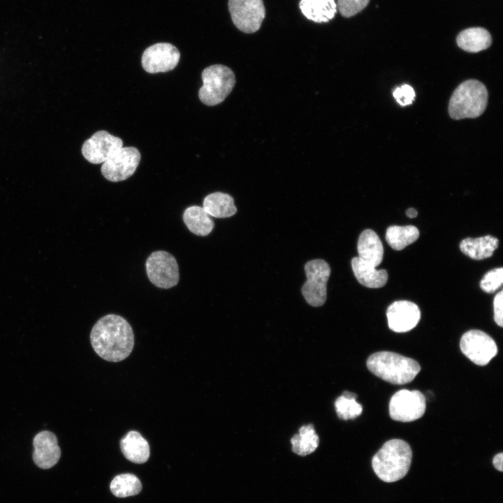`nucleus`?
I'll list each match as a JSON object with an SVG mask.
<instances>
[{
  "mask_svg": "<svg viewBox=\"0 0 503 503\" xmlns=\"http://www.w3.org/2000/svg\"><path fill=\"white\" fill-rule=\"evenodd\" d=\"M418 236L419 231L414 226H391L386 230L385 238L392 249L399 251L414 242Z\"/></svg>",
  "mask_w": 503,
  "mask_h": 503,
  "instance_id": "obj_24",
  "label": "nucleus"
},
{
  "mask_svg": "<svg viewBox=\"0 0 503 503\" xmlns=\"http://www.w3.org/2000/svg\"><path fill=\"white\" fill-rule=\"evenodd\" d=\"M388 327L397 333H405L413 329L419 322L421 311L414 302L398 300L387 309Z\"/></svg>",
  "mask_w": 503,
  "mask_h": 503,
  "instance_id": "obj_14",
  "label": "nucleus"
},
{
  "mask_svg": "<svg viewBox=\"0 0 503 503\" xmlns=\"http://www.w3.org/2000/svg\"><path fill=\"white\" fill-rule=\"evenodd\" d=\"M180 58L179 50L173 45L159 43L147 48L143 53L142 66L150 73H164L173 70Z\"/></svg>",
  "mask_w": 503,
  "mask_h": 503,
  "instance_id": "obj_12",
  "label": "nucleus"
},
{
  "mask_svg": "<svg viewBox=\"0 0 503 503\" xmlns=\"http://www.w3.org/2000/svg\"><path fill=\"white\" fill-rule=\"evenodd\" d=\"M228 9L233 24L245 33L258 30L265 15L263 0H229Z\"/></svg>",
  "mask_w": 503,
  "mask_h": 503,
  "instance_id": "obj_10",
  "label": "nucleus"
},
{
  "mask_svg": "<svg viewBox=\"0 0 503 503\" xmlns=\"http://www.w3.org/2000/svg\"><path fill=\"white\" fill-rule=\"evenodd\" d=\"M123 147L122 140L106 131H99L85 141L82 154L92 163L105 161L117 150Z\"/></svg>",
  "mask_w": 503,
  "mask_h": 503,
  "instance_id": "obj_13",
  "label": "nucleus"
},
{
  "mask_svg": "<svg viewBox=\"0 0 503 503\" xmlns=\"http://www.w3.org/2000/svg\"><path fill=\"white\" fill-rule=\"evenodd\" d=\"M393 95L396 101L402 106L411 104L416 96L414 89L406 84L397 87L393 91Z\"/></svg>",
  "mask_w": 503,
  "mask_h": 503,
  "instance_id": "obj_30",
  "label": "nucleus"
},
{
  "mask_svg": "<svg viewBox=\"0 0 503 503\" xmlns=\"http://www.w3.org/2000/svg\"><path fill=\"white\" fill-rule=\"evenodd\" d=\"M203 86L198 92L201 101L210 106L221 103L232 91L235 75L228 67L214 64L205 68L201 74Z\"/></svg>",
  "mask_w": 503,
  "mask_h": 503,
  "instance_id": "obj_5",
  "label": "nucleus"
},
{
  "mask_svg": "<svg viewBox=\"0 0 503 503\" xmlns=\"http://www.w3.org/2000/svg\"><path fill=\"white\" fill-rule=\"evenodd\" d=\"M369 1L370 0H337V9L342 16L349 17L364 9Z\"/></svg>",
  "mask_w": 503,
  "mask_h": 503,
  "instance_id": "obj_29",
  "label": "nucleus"
},
{
  "mask_svg": "<svg viewBox=\"0 0 503 503\" xmlns=\"http://www.w3.org/2000/svg\"><path fill=\"white\" fill-rule=\"evenodd\" d=\"M367 367L370 372L392 384L411 382L421 370L415 360L391 351H379L369 356Z\"/></svg>",
  "mask_w": 503,
  "mask_h": 503,
  "instance_id": "obj_3",
  "label": "nucleus"
},
{
  "mask_svg": "<svg viewBox=\"0 0 503 503\" xmlns=\"http://www.w3.org/2000/svg\"><path fill=\"white\" fill-rule=\"evenodd\" d=\"M183 221L188 229L193 233L205 236L214 228V221L203 207L192 205L183 213Z\"/></svg>",
  "mask_w": 503,
  "mask_h": 503,
  "instance_id": "obj_23",
  "label": "nucleus"
},
{
  "mask_svg": "<svg viewBox=\"0 0 503 503\" xmlns=\"http://www.w3.org/2000/svg\"><path fill=\"white\" fill-rule=\"evenodd\" d=\"M351 267L357 280L368 288H380L387 282L388 274L384 269L377 270L375 267L363 261L358 256L351 260Z\"/></svg>",
  "mask_w": 503,
  "mask_h": 503,
  "instance_id": "obj_18",
  "label": "nucleus"
},
{
  "mask_svg": "<svg viewBox=\"0 0 503 503\" xmlns=\"http://www.w3.org/2000/svg\"><path fill=\"white\" fill-rule=\"evenodd\" d=\"M120 448L124 457L135 463H144L150 457V450L147 441L135 430L129 432L121 439Z\"/></svg>",
  "mask_w": 503,
  "mask_h": 503,
  "instance_id": "obj_17",
  "label": "nucleus"
},
{
  "mask_svg": "<svg viewBox=\"0 0 503 503\" xmlns=\"http://www.w3.org/2000/svg\"><path fill=\"white\" fill-rule=\"evenodd\" d=\"M358 257L374 267L382 261L384 248L377 234L371 229L363 231L357 244Z\"/></svg>",
  "mask_w": 503,
  "mask_h": 503,
  "instance_id": "obj_16",
  "label": "nucleus"
},
{
  "mask_svg": "<svg viewBox=\"0 0 503 503\" xmlns=\"http://www.w3.org/2000/svg\"><path fill=\"white\" fill-rule=\"evenodd\" d=\"M145 266L150 281L159 288L170 289L179 282L177 261L167 252H152L147 258Z\"/></svg>",
  "mask_w": 503,
  "mask_h": 503,
  "instance_id": "obj_7",
  "label": "nucleus"
},
{
  "mask_svg": "<svg viewBox=\"0 0 503 503\" xmlns=\"http://www.w3.org/2000/svg\"><path fill=\"white\" fill-rule=\"evenodd\" d=\"M503 291H500L498 292L494 298L493 307H494V319L495 323L502 327L503 326Z\"/></svg>",
  "mask_w": 503,
  "mask_h": 503,
  "instance_id": "obj_31",
  "label": "nucleus"
},
{
  "mask_svg": "<svg viewBox=\"0 0 503 503\" xmlns=\"http://www.w3.org/2000/svg\"><path fill=\"white\" fill-rule=\"evenodd\" d=\"M203 208L210 216L216 218L229 217L237 212L233 197L220 191L206 196L203 200Z\"/></svg>",
  "mask_w": 503,
  "mask_h": 503,
  "instance_id": "obj_22",
  "label": "nucleus"
},
{
  "mask_svg": "<svg viewBox=\"0 0 503 503\" xmlns=\"http://www.w3.org/2000/svg\"><path fill=\"white\" fill-rule=\"evenodd\" d=\"M110 488L116 497H126L138 494L142 490V485L136 476L122 474L112 480Z\"/></svg>",
  "mask_w": 503,
  "mask_h": 503,
  "instance_id": "obj_26",
  "label": "nucleus"
},
{
  "mask_svg": "<svg viewBox=\"0 0 503 503\" xmlns=\"http://www.w3.org/2000/svg\"><path fill=\"white\" fill-rule=\"evenodd\" d=\"M34 451L33 460L41 469H50L55 465L61 456L56 435L50 431L38 432L33 439Z\"/></svg>",
  "mask_w": 503,
  "mask_h": 503,
  "instance_id": "obj_15",
  "label": "nucleus"
},
{
  "mask_svg": "<svg viewBox=\"0 0 503 503\" xmlns=\"http://www.w3.org/2000/svg\"><path fill=\"white\" fill-rule=\"evenodd\" d=\"M456 42L465 51L478 52L490 47L492 38L486 29L471 27L460 32L456 38Z\"/></svg>",
  "mask_w": 503,
  "mask_h": 503,
  "instance_id": "obj_21",
  "label": "nucleus"
},
{
  "mask_svg": "<svg viewBox=\"0 0 503 503\" xmlns=\"http://www.w3.org/2000/svg\"><path fill=\"white\" fill-rule=\"evenodd\" d=\"M425 407V397L421 391L402 389L391 397L389 414L395 421L411 422L423 416Z\"/></svg>",
  "mask_w": 503,
  "mask_h": 503,
  "instance_id": "obj_8",
  "label": "nucleus"
},
{
  "mask_svg": "<svg viewBox=\"0 0 503 503\" xmlns=\"http://www.w3.org/2000/svg\"><path fill=\"white\" fill-rule=\"evenodd\" d=\"M140 161V154L134 147H122L101 166L103 176L113 182L125 180L136 171Z\"/></svg>",
  "mask_w": 503,
  "mask_h": 503,
  "instance_id": "obj_9",
  "label": "nucleus"
},
{
  "mask_svg": "<svg viewBox=\"0 0 503 503\" xmlns=\"http://www.w3.org/2000/svg\"><path fill=\"white\" fill-rule=\"evenodd\" d=\"M412 458L410 446L404 440L393 439L384 443L372 460L374 473L383 481L391 483L408 472Z\"/></svg>",
  "mask_w": 503,
  "mask_h": 503,
  "instance_id": "obj_2",
  "label": "nucleus"
},
{
  "mask_svg": "<svg viewBox=\"0 0 503 503\" xmlns=\"http://www.w3.org/2000/svg\"><path fill=\"white\" fill-rule=\"evenodd\" d=\"M498 243L497 238L489 235L477 238H467L461 241L460 249L469 258L481 260L490 257L498 247Z\"/></svg>",
  "mask_w": 503,
  "mask_h": 503,
  "instance_id": "obj_19",
  "label": "nucleus"
},
{
  "mask_svg": "<svg viewBox=\"0 0 503 503\" xmlns=\"http://www.w3.org/2000/svg\"><path fill=\"white\" fill-rule=\"evenodd\" d=\"M299 7L308 20L319 23L330 21L337 13L335 0H300Z\"/></svg>",
  "mask_w": 503,
  "mask_h": 503,
  "instance_id": "obj_20",
  "label": "nucleus"
},
{
  "mask_svg": "<svg viewBox=\"0 0 503 503\" xmlns=\"http://www.w3.org/2000/svg\"><path fill=\"white\" fill-rule=\"evenodd\" d=\"M503 453H500L495 455L493 460L494 467L499 471L502 472Z\"/></svg>",
  "mask_w": 503,
  "mask_h": 503,
  "instance_id": "obj_32",
  "label": "nucleus"
},
{
  "mask_svg": "<svg viewBox=\"0 0 503 503\" xmlns=\"http://www.w3.org/2000/svg\"><path fill=\"white\" fill-rule=\"evenodd\" d=\"M357 395L345 391L337 398L335 402V410L338 417L343 420L353 419L360 416L363 411L361 404L356 402Z\"/></svg>",
  "mask_w": 503,
  "mask_h": 503,
  "instance_id": "obj_27",
  "label": "nucleus"
},
{
  "mask_svg": "<svg viewBox=\"0 0 503 503\" xmlns=\"http://www.w3.org/2000/svg\"><path fill=\"white\" fill-rule=\"evenodd\" d=\"M488 98V90L482 82L466 80L453 92L449 103V114L457 120L478 117L486 110Z\"/></svg>",
  "mask_w": 503,
  "mask_h": 503,
  "instance_id": "obj_4",
  "label": "nucleus"
},
{
  "mask_svg": "<svg viewBox=\"0 0 503 503\" xmlns=\"http://www.w3.org/2000/svg\"><path fill=\"white\" fill-rule=\"evenodd\" d=\"M417 214H418V212H417L416 210L413 207H410V208L407 209L406 211V214L409 218L416 217L417 216Z\"/></svg>",
  "mask_w": 503,
  "mask_h": 503,
  "instance_id": "obj_33",
  "label": "nucleus"
},
{
  "mask_svg": "<svg viewBox=\"0 0 503 503\" xmlns=\"http://www.w3.org/2000/svg\"><path fill=\"white\" fill-rule=\"evenodd\" d=\"M305 271L306 282L301 291L306 302L314 307H319L326 300V284L330 274V268L323 259H314L306 263Z\"/></svg>",
  "mask_w": 503,
  "mask_h": 503,
  "instance_id": "obj_6",
  "label": "nucleus"
},
{
  "mask_svg": "<svg viewBox=\"0 0 503 503\" xmlns=\"http://www.w3.org/2000/svg\"><path fill=\"white\" fill-rule=\"evenodd\" d=\"M503 282V268H494L486 272L480 282L481 289L488 293L497 290Z\"/></svg>",
  "mask_w": 503,
  "mask_h": 503,
  "instance_id": "obj_28",
  "label": "nucleus"
},
{
  "mask_svg": "<svg viewBox=\"0 0 503 503\" xmlns=\"http://www.w3.org/2000/svg\"><path fill=\"white\" fill-rule=\"evenodd\" d=\"M90 341L101 358L107 361L119 362L132 351L134 335L125 319L117 314H108L99 319L93 326Z\"/></svg>",
  "mask_w": 503,
  "mask_h": 503,
  "instance_id": "obj_1",
  "label": "nucleus"
},
{
  "mask_svg": "<svg viewBox=\"0 0 503 503\" xmlns=\"http://www.w3.org/2000/svg\"><path fill=\"white\" fill-rule=\"evenodd\" d=\"M462 353L478 365H486L497 353L494 340L479 330H471L462 336L460 341Z\"/></svg>",
  "mask_w": 503,
  "mask_h": 503,
  "instance_id": "obj_11",
  "label": "nucleus"
},
{
  "mask_svg": "<svg viewBox=\"0 0 503 503\" xmlns=\"http://www.w3.org/2000/svg\"><path fill=\"white\" fill-rule=\"evenodd\" d=\"M319 442V437L313 425H303L300 428L299 433L293 435L291 439L292 451L298 455H307L316 450Z\"/></svg>",
  "mask_w": 503,
  "mask_h": 503,
  "instance_id": "obj_25",
  "label": "nucleus"
}]
</instances>
